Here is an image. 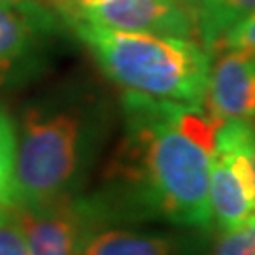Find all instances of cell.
Instances as JSON below:
<instances>
[{
  "label": "cell",
  "mask_w": 255,
  "mask_h": 255,
  "mask_svg": "<svg viewBox=\"0 0 255 255\" xmlns=\"http://www.w3.org/2000/svg\"><path fill=\"white\" fill-rule=\"evenodd\" d=\"M123 132L87 197L97 223L212 225L210 155L219 123L204 106L125 91Z\"/></svg>",
  "instance_id": "1"
},
{
  "label": "cell",
  "mask_w": 255,
  "mask_h": 255,
  "mask_svg": "<svg viewBox=\"0 0 255 255\" xmlns=\"http://www.w3.org/2000/svg\"><path fill=\"white\" fill-rule=\"evenodd\" d=\"M108 128L106 101L82 85L28 102L15 123L13 206H42L80 195Z\"/></svg>",
  "instance_id": "2"
},
{
  "label": "cell",
  "mask_w": 255,
  "mask_h": 255,
  "mask_svg": "<svg viewBox=\"0 0 255 255\" xmlns=\"http://www.w3.org/2000/svg\"><path fill=\"white\" fill-rule=\"evenodd\" d=\"M63 23L87 47L104 76L125 91L204 106L212 59L197 40L112 30L80 19Z\"/></svg>",
  "instance_id": "3"
},
{
  "label": "cell",
  "mask_w": 255,
  "mask_h": 255,
  "mask_svg": "<svg viewBox=\"0 0 255 255\" xmlns=\"http://www.w3.org/2000/svg\"><path fill=\"white\" fill-rule=\"evenodd\" d=\"M63 28L46 0H0V87L34 78Z\"/></svg>",
  "instance_id": "4"
},
{
  "label": "cell",
  "mask_w": 255,
  "mask_h": 255,
  "mask_svg": "<svg viewBox=\"0 0 255 255\" xmlns=\"http://www.w3.org/2000/svg\"><path fill=\"white\" fill-rule=\"evenodd\" d=\"M61 19L97 27L199 40L197 23L174 0H46Z\"/></svg>",
  "instance_id": "5"
},
{
  "label": "cell",
  "mask_w": 255,
  "mask_h": 255,
  "mask_svg": "<svg viewBox=\"0 0 255 255\" xmlns=\"http://www.w3.org/2000/svg\"><path fill=\"white\" fill-rule=\"evenodd\" d=\"M11 210L30 255H78L83 233L97 223L83 193L42 206H11Z\"/></svg>",
  "instance_id": "6"
},
{
  "label": "cell",
  "mask_w": 255,
  "mask_h": 255,
  "mask_svg": "<svg viewBox=\"0 0 255 255\" xmlns=\"http://www.w3.org/2000/svg\"><path fill=\"white\" fill-rule=\"evenodd\" d=\"M78 255H201V238L127 223H93Z\"/></svg>",
  "instance_id": "7"
},
{
  "label": "cell",
  "mask_w": 255,
  "mask_h": 255,
  "mask_svg": "<svg viewBox=\"0 0 255 255\" xmlns=\"http://www.w3.org/2000/svg\"><path fill=\"white\" fill-rule=\"evenodd\" d=\"M204 108L218 121L255 119V53L221 47L210 64Z\"/></svg>",
  "instance_id": "8"
},
{
  "label": "cell",
  "mask_w": 255,
  "mask_h": 255,
  "mask_svg": "<svg viewBox=\"0 0 255 255\" xmlns=\"http://www.w3.org/2000/svg\"><path fill=\"white\" fill-rule=\"evenodd\" d=\"M254 13L255 0H202L197 13L201 44L212 51L227 30Z\"/></svg>",
  "instance_id": "9"
},
{
  "label": "cell",
  "mask_w": 255,
  "mask_h": 255,
  "mask_svg": "<svg viewBox=\"0 0 255 255\" xmlns=\"http://www.w3.org/2000/svg\"><path fill=\"white\" fill-rule=\"evenodd\" d=\"M0 204H15V121L0 108Z\"/></svg>",
  "instance_id": "10"
},
{
  "label": "cell",
  "mask_w": 255,
  "mask_h": 255,
  "mask_svg": "<svg viewBox=\"0 0 255 255\" xmlns=\"http://www.w3.org/2000/svg\"><path fill=\"white\" fill-rule=\"evenodd\" d=\"M0 255H30L11 206L0 204Z\"/></svg>",
  "instance_id": "11"
},
{
  "label": "cell",
  "mask_w": 255,
  "mask_h": 255,
  "mask_svg": "<svg viewBox=\"0 0 255 255\" xmlns=\"http://www.w3.org/2000/svg\"><path fill=\"white\" fill-rule=\"evenodd\" d=\"M212 255H255V221L233 231H223Z\"/></svg>",
  "instance_id": "12"
},
{
  "label": "cell",
  "mask_w": 255,
  "mask_h": 255,
  "mask_svg": "<svg viewBox=\"0 0 255 255\" xmlns=\"http://www.w3.org/2000/svg\"><path fill=\"white\" fill-rule=\"evenodd\" d=\"M216 47H235L255 53V13L242 19L231 30H227Z\"/></svg>",
  "instance_id": "13"
},
{
  "label": "cell",
  "mask_w": 255,
  "mask_h": 255,
  "mask_svg": "<svg viewBox=\"0 0 255 255\" xmlns=\"http://www.w3.org/2000/svg\"><path fill=\"white\" fill-rule=\"evenodd\" d=\"M246 151L248 161H250V168H252V176H254V189H255V123H250V130H248L246 140Z\"/></svg>",
  "instance_id": "14"
},
{
  "label": "cell",
  "mask_w": 255,
  "mask_h": 255,
  "mask_svg": "<svg viewBox=\"0 0 255 255\" xmlns=\"http://www.w3.org/2000/svg\"><path fill=\"white\" fill-rule=\"evenodd\" d=\"M174 2H178L185 11H189L193 15V19H195V23H197V13H199V8H201L202 0H174Z\"/></svg>",
  "instance_id": "15"
}]
</instances>
